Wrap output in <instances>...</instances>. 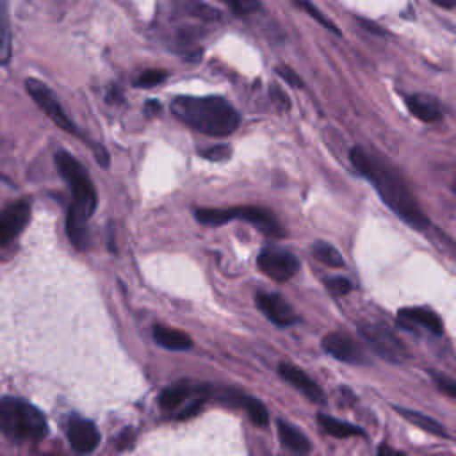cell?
Wrapping results in <instances>:
<instances>
[{
    "label": "cell",
    "instance_id": "obj_9",
    "mask_svg": "<svg viewBox=\"0 0 456 456\" xmlns=\"http://www.w3.org/2000/svg\"><path fill=\"white\" fill-rule=\"evenodd\" d=\"M255 301H256L258 310L276 326L285 328V326H290L297 321L294 308L280 294L258 292Z\"/></svg>",
    "mask_w": 456,
    "mask_h": 456
},
{
    "label": "cell",
    "instance_id": "obj_35",
    "mask_svg": "<svg viewBox=\"0 0 456 456\" xmlns=\"http://www.w3.org/2000/svg\"><path fill=\"white\" fill-rule=\"evenodd\" d=\"M376 456H408V454H404V452H401V451H397V449H392L390 445H379L378 447V454Z\"/></svg>",
    "mask_w": 456,
    "mask_h": 456
},
{
    "label": "cell",
    "instance_id": "obj_19",
    "mask_svg": "<svg viewBox=\"0 0 456 456\" xmlns=\"http://www.w3.org/2000/svg\"><path fill=\"white\" fill-rule=\"evenodd\" d=\"M153 338L159 346H162L169 351H185L192 346V340L187 333H183L180 330L167 328V326H155Z\"/></svg>",
    "mask_w": 456,
    "mask_h": 456
},
{
    "label": "cell",
    "instance_id": "obj_1",
    "mask_svg": "<svg viewBox=\"0 0 456 456\" xmlns=\"http://www.w3.org/2000/svg\"><path fill=\"white\" fill-rule=\"evenodd\" d=\"M349 159L356 171L372 183L385 205L406 224L415 230H424L429 224V219L420 208V203L406 185L404 178L392 166L367 153L360 146L351 148Z\"/></svg>",
    "mask_w": 456,
    "mask_h": 456
},
{
    "label": "cell",
    "instance_id": "obj_25",
    "mask_svg": "<svg viewBox=\"0 0 456 456\" xmlns=\"http://www.w3.org/2000/svg\"><path fill=\"white\" fill-rule=\"evenodd\" d=\"M294 4H296V7L297 9H301L303 12H306L310 18H314L319 25H322L326 30H330V32H333V34H337V36H340V30H338V27L326 16V14H322L317 7H315V4L312 2V0H292Z\"/></svg>",
    "mask_w": 456,
    "mask_h": 456
},
{
    "label": "cell",
    "instance_id": "obj_21",
    "mask_svg": "<svg viewBox=\"0 0 456 456\" xmlns=\"http://www.w3.org/2000/svg\"><path fill=\"white\" fill-rule=\"evenodd\" d=\"M403 419H406L408 422H411L413 426L420 428L422 431H428L431 435H436V436H442L445 438L447 436V431L444 429V426L440 422H436L435 419L428 417L426 413H420V411H415V410H408V408H395Z\"/></svg>",
    "mask_w": 456,
    "mask_h": 456
},
{
    "label": "cell",
    "instance_id": "obj_18",
    "mask_svg": "<svg viewBox=\"0 0 456 456\" xmlns=\"http://www.w3.org/2000/svg\"><path fill=\"white\" fill-rule=\"evenodd\" d=\"M399 317L404 319V321L420 324V326H424L426 330H429V331L435 333V335H442V333H444L442 319H440L433 310H428V308H422V306L403 308V310L399 312Z\"/></svg>",
    "mask_w": 456,
    "mask_h": 456
},
{
    "label": "cell",
    "instance_id": "obj_23",
    "mask_svg": "<svg viewBox=\"0 0 456 456\" xmlns=\"http://www.w3.org/2000/svg\"><path fill=\"white\" fill-rule=\"evenodd\" d=\"M11 25L5 9V2L0 0V64H7L11 59Z\"/></svg>",
    "mask_w": 456,
    "mask_h": 456
},
{
    "label": "cell",
    "instance_id": "obj_5",
    "mask_svg": "<svg viewBox=\"0 0 456 456\" xmlns=\"http://www.w3.org/2000/svg\"><path fill=\"white\" fill-rule=\"evenodd\" d=\"M25 89H27L28 96L36 102V105L50 118V121L53 125H57L61 130H64L68 134H77V128H75L71 118L64 112L61 102L57 100V96L46 84H43L37 78H27Z\"/></svg>",
    "mask_w": 456,
    "mask_h": 456
},
{
    "label": "cell",
    "instance_id": "obj_3",
    "mask_svg": "<svg viewBox=\"0 0 456 456\" xmlns=\"http://www.w3.org/2000/svg\"><path fill=\"white\" fill-rule=\"evenodd\" d=\"M171 112L210 137H226L240 125V114L221 96H178L171 102Z\"/></svg>",
    "mask_w": 456,
    "mask_h": 456
},
{
    "label": "cell",
    "instance_id": "obj_6",
    "mask_svg": "<svg viewBox=\"0 0 456 456\" xmlns=\"http://www.w3.org/2000/svg\"><path fill=\"white\" fill-rule=\"evenodd\" d=\"M358 333L385 360L403 362L404 358H408V351L404 349L401 340L385 324L363 322V324H358Z\"/></svg>",
    "mask_w": 456,
    "mask_h": 456
},
{
    "label": "cell",
    "instance_id": "obj_17",
    "mask_svg": "<svg viewBox=\"0 0 456 456\" xmlns=\"http://www.w3.org/2000/svg\"><path fill=\"white\" fill-rule=\"evenodd\" d=\"M278 435H280L281 444L289 451H292V452H296L299 456H306L310 452V449H312L310 440L296 426H292V424H289L285 420H278Z\"/></svg>",
    "mask_w": 456,
    "mask_h": 456
},
{
    "label": "cell",
    "instance_id": "obj_32",
    "mask_svg": "<svg viewBox=\"0 0 456 456\" xmlns=\"http://www.w3.org/2000/svg\"><path fill=\"white\" fill-rule=\"evenodd\" d=\"M230 155H232V150H230V146H226V144L212 146V148H207V150L201 151V157H205V159H208V160H212V162L226 160V159H230Z\"/></svg>",
    "mask_w": 456,
    "mask_h": 456
},
{
    "label": "cell",
    "instance_id": "obj_28",
    "mask_svg": "<svg viewBox=\"0 0 456 456\" xmlns=\"http://www.w3.org/2000/svg\"><path fill=\"white\" fill-rule=\"evenodd\" d=\"M164 78H166V71H162V69H148V71H144V73H141L137 77L135 86L137 87H153V86L164 82Z\"/></svg>",
    "mask_w": 456,
    "mask_h": 456
},
{
    "label": "cell",
    "instance_id": "obj_37",
    "mask_svg": "<svg viewBox=\"0 0 456 456\" xmlns=\"http://www.w3.org/2000/svg\"><path fill=\"white\" fill-rule=\"evenodd\" d=\"M159 110H160V103L159 102H155V100L146 102V112L148 114H157Z\"/></svg>",
    "mask_w": 456,
    "mask_h": 456
},
{
    "label": "cell",
    "instance_id": "obj_33",
    "mask_svg": "<svg viewBox=\"0 0 456 456\" xmlns=\"http://www.w3.org/2000/svg\"><path fill=\"white\" fill-rule=\"evenodd\" d=\"M276 73H278L289 86H292V87H296V89H301V87H303V80H301L299 75H297L294 69H290L289 66H283V64L276 66Z\"/></svg>",
    "mask_w": 456,
    "mask_h": 456
},
{
    "label": "cell",
    "instance_id": "obj_29",
    "mask_svg": "<svg viewBox=\"0 0 456 456\" xmlns=\"http://www.w3.org/2000/svg\"><path fill=\"white\" fill-rule=\"evenodd\" d=\"M429 376L433 378V381H435V385L438 387L440 392L456 399V381L454 379H451V378H447L440 372H435V370H429Z\"/></svg>",
    "mask_w": 456,
    "mask_h": 456
},
{
    "label": "cell",
    "instance_id": "obj_14",
    "mask_svg": "<svg viewBox=\"0 0 456 456\" xmlns=\"http://www.w3.org/2000/svg\"><path fill=\"white\" fill-rule=\"evenodd\" d=\"M221 399L242 408L248 413V417L251 419V422L256 424V426H265L267 420H269L267 408L258 399H255L251 395H246L239 390H223Z\"/></svg>",
    "mask_w": 456,
    "mask_h": 456
},
{
    "label": "cell",
    "instance_id": "obj_26",
    "mask_svg": "<svg viewBox=\"0 0 456 456\" xmlns=\"http://www.w3.org/2000/svg\"><path fill=\"white\" fill-rule=\"evenodd\" d=\"M191 390L187 387H171L160 394V406L164 410H175L178 404H182L189 397Z\"/></svg>",
    "mask_w": 456,
    "mask_h": 456
},
{
    "label": "cell",
    "instance_id": "obj_36",
    "mask_svg": "<svg viewBox=\"0 0 456 456\" xmlns=\"http://www.w3.org/2000/svg\"><path fill=\"white\" fill-rule=\"evenodd\" d=\"M94 157H96V160H98L102 166L107 167V164H109V155H107V151H105L102 146H96V148H94Z\"/></svg>",
    "mask_w": 456,
    "mask_h": 456
},
{
    "label": "cell",
    "instance_id": "obj_15",
    "mask_svg": "<svg viewBox=\"0 0 456 456\" xmlns=\"http://www.w3.org/2000/svg\"><path fill=\"white\" fill-rule=\"evenodd\" d=\"M173 9L180 16H191L201 21H217L221 18V12L203 0H173Z\"/></svg>",
    "mask_w": 456,
    "mask_h": 456
},
{
    "label": "cell",
    "instance_id": "obj_16",
    "mask_svg": "<svg viewBox=\"0 0 456 456\" xmlns=\"http://www.w3.org/2000/svg\"><path fill=\"white\" fill-rule=\"evenodd\" d=\"M404 102H406L408 110L420 121L433 123L442 118V110L433 98H428L422 94H408V96H404Z\"/></svg>",
    "mask_w": 456,
    "mask_h": 456
},
{
    "label": "cell",
    "instance_id": "obj_2",
    "mask_svg": "<svg viewBox=\"0 0 456 456\" xmlns=\"http://www.w3.org/2000/svg\"><path fill=\"white\" fill-rule=\"evenodd\" d=\"M55 164L73 196V203L68 208V216H66V232H68L69 242L77 249L86 251L89 248L87 219L93 216L98 201L94 185L89 178V173L68 151L59 150L55 153Z\"/></svg>",
    "mask_w": 456,
    "mask_h": 456
},
{
    "label": "cell",
    "instance_id": "obj_11",
    "mask_svg": "<svg viewBox=\"0 0 456 456\" xmlns=\"http://www.w3.org/2000/svg\"><path fill=\"white\" fill-rule=\"evenodd\" d=\"M66 436L69 445L77 452H91L100 442V433L96 426L82 417H71L66 426Z\"/></svg>",
    "mask_w": 456,
    "mask_h": 456
},
{
    "label": "cell",
    "instance_id": "obj_13",
    "mask_svg": "<svg viewBox=\"0 0 456 456\" xmlns=\"http://www.w3.org/2000/svg\"><path fill=\"white\" fill-rule=\"evenodd\" d=\"M278 372L287 383H290L296 390H299L312 403H317V404L326 403V397H324V392L321 390V387L308 374H305L299 367L281 362L278 365Z\"/></svg>",
    "mask_w": 456,
    "mask_h": 456
},
{
    "label": "cell",
    "instance_id": "obj_39",
    "mask_svg": "<svg viewBox=\"0 0 456 456\" xmlns=\"http://www.w3.org/2000/svg\"><path fill=\"white\" fill-rule=\"evenodd\" d=\"M454 192H456V182H454Z\"/></svg>",
    "mask_w": 456,
    "mask_h": 456
},
{
    "label": "cell",
    "instance_id": "obj_8",
    "mask_svg": "<svg viewBox=\"0 0 456 456\" xmlns=\"http://www.w3.org/2000/svg\"><path fill=\"white\" fill-rule=\"evenodd\" d=\"M28 219H30V203L27 200L9 203L0 212V246L11 244L23 232Z\"/></svg>",
    "mask_w": 456,
    "mask_h": 456
},
{
    "label": "cell",
    "instance_id": "obj_22",
    "mask_svg": "<svg viewBox=\"0 0 456 456\" xmlns=\"http://www.w3.org/2000/svg\"><path fill=\"white\" fill-rule=\"evenodd\" d=\"M312 253H314V256H315L319 262H322V264L328 265V267H344V258H342V255H340L338 249H337L335 246H331L330 242H324V240L314 242Z\"/></svg>",
    "mask_w": 456,
    "mask_h": 456
},
{
    "label": "cell",
    "instance_id": "obj_10",
    "mask_svg": "<svg viewBox=\"0 0 456 456\" xmlns=\"http://www.w3.org/2000/svg\"><path fill=\"white\" fill-rule=\"evenodd\" d=\"M322 347L328 354H331L333 358H337L340 362H346V363H363L365 362L363 349L358 346V342H354L346 333H340V331L328 333L322 338Z\"/></svg>",
    "mask_w": 456,
    "mask_h": 456
},
{
    "label": "cell",
    "instance_id": "obj_34",
    "mask_svg": "<svg viewBox=\"0 0 456 456\" xmlns=\"http://www.w3.org/2000/svg\"><path fill=\"white\" fill-rule=\"evenodd\" d=\"M203 397H200V399H196V401H192L191 404H187L182 411H180V415L176 417V419H180V420H183V419H189V417H192V415H196L200 410H201V406H203Z\"/></svg>",
    "mask_w": 456,
    "mask_h": 456
},
{
    "label": "cell",
    "instance_id": "obj_7",
    "mask_svg": "<svg viewBox=\"0 0 456 456\" xmlns=\"http://www.w3.org/2000/svg\"><path fill=\"white\" fill-rule=\"evenodd\" d=\"M258 269L274 281H287L299 271V260L296 255L278 248H264L256 258Z\"/></svg>",
    "mask_w": 456,
    "mask_h": 456
},
{
    "label": "cell",
    "instance_id": "obj_12",
    "mask_svg": "<svg viewBox=\"0 0 456 456\" xmlns=\"http://www.w3.org/2000/svg\"><path fill=\"white\" fill-rule=\"evenodd\" d=\"M233 217H240L246 223L253 224L256 230H260L262 233L269 235V237H283L285 230L281 228L280 221L276 219V216L267 210V208H258V207H235L232 208Z\"/></svg>",
    "mask_w": 456,
    "mask_h": 456
},
{
    "label": "cell",
    "instance_id": "obj_24",
    "mask_svg": "<svg viewBox=\"0 0 456 456\" xmlns=\"http://www.w3.org/2000/svg\"><path fill=\"white\" fill-rule=\"evenodd\" d=\"M198 223L207 226H221L233 219L232 208H198L194 212Z\"/></svg>",
    "mask_w": 456,
    "mask_h": 456
},
{
    "label": "cell",
    "instance_id": "obj_27",
    "mask_svg": "<svg viewBox=\"0 0 456 456\" xmlns=\"http://www.w3.org/2000/svg\"><path fill=\"white\" fill-rule=\"evenodd\" d=\"M235 14L246 16V14H253L260 9V2L258 0H223Z\"/></svg>",
    "mask_w": 456,
    "mask_h": 456
},
{
    "label": "cell",
    "instance_id": "obj_31",
    "mask_svg": "<svg viewBox=\"0 0 456 456\" xmlns=\"http://www.w3.org/2000/svg\"><path fill=\"white\" fill-rule=\"evenodd\" d=\"M269 96H271V100H273V103L276 105L278 110L285 112V110L290 109V98L287 96V93H283V89L280 86H276V84L269 86Z\"/></svg>",
    "mask_w": 456,
    "mask_h": 456
},
{
    "label": "cell",
    "instance_id": "obj_20",
    "mask_svg": "<svg viewBox=\"0 0 456 456\" xmlns=\"http://www.w3.org/2000/svg\"><path fill=\"white\" fill-rule=\"evenodd\" d=\"M317 422H319V426L322 428L324 433H328L335 438H347V436H362L363 435V429H360L358 426L338 420V419L330 417L326 413H319Z\"/></svg>",
    "mask_w": 456,
    "mask_h": 456
},
{
    "label": "cell",
    "instance_id": "obj_30",
    "mask_svg": "<svg viewBox=\"0 0 456 456\" xmlns=\"http://www.w3.org/2000/svg\"><path fill=\"white\" fill-rule=\"evenodd\" d=\"M324 283H326V289H328L333 296H346V294L351 290V281H349L347 278H342V276L328 278Z\"/></svg>",
    "mask_w": 456,
    "mask_h": 456
},
{
    "label": "cell",
    "instance_id": "obj_4",
    "mask_svg": "<svg viewBox=\"0 0 456 456\" xmlns=\"http://www.w3.org/2000/svg\"><path fill=\"white\" fill-rule=\"evenodd\" d=\"M0 429L12 440L34 442L46 436L48 422L34 404L20 397H4L0 401Z\"/></svg>",
    "mask_w": 456,
    "mask_h": 456
},
{
    "label": "cell",
    "instance_id": "obj_38",
    "mask_svg": "<svg viewBox=\"0 0 456 456\" xmlns=\"http://www.w3.org/2000/svg\"><path fill=\"white\" fill-rule=\"evenodd\" d=\"M435 2L438 7H444V9H454L456 7V0H431Z\"/></svg>",
    "mask_w": 456,
    "mask_h": 456
}]
</instances>
